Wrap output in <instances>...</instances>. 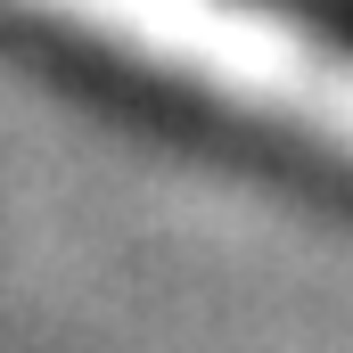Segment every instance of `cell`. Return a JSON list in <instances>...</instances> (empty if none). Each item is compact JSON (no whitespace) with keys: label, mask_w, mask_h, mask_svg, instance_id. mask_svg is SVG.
<instances>
[{"label":"cell","mask_w":353,"mask_h":353,"mask_svg":"<svg viewBox=\"0 0 353 353\" xmlns=\"http://www.w3.org/2000/svg\"><path fill=\"white\" fill-rule=\"evenodd\" d=\"M17 8L58 17L239 115L288 123L296 140L353 157V41L312 33L263 0H17Z\"/></svg>","instance_id":"obj_1"}]
</instances>
